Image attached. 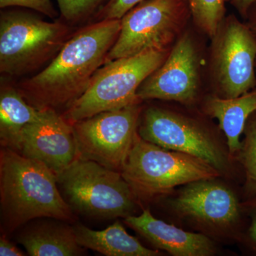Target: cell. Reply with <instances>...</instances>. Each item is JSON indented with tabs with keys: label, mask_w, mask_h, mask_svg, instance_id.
<instances>
[{
	"label": "cell",
	"mask_w": 256,
	"mask_h": 256,
	"mask_svg": "<svg viewBox=\"0 0 256 256\" xmlns=\"http://www.w3.org/2000/svg\"><path fill=\"white\" fill-rule=\"evenodd\" d=\"M120 28V20H102L68 38L50 65L22 86L28 104L40 110L68 108L106 63Z\"/></svg>",
	"instance_id": "obj_1"
},
{
	"label": "cell",
	"mask_w": 256,
	"mask_h": 256,
	"mask_svg": "<svg viewBox=\"0 0 256 256\" xmlns=\"http://www.w3.org/2000/svg\"><path fill=\"white\" fill-rule=\"evenodd\" d=\"M44 164L4 148L0 156V196L5 228L12 232L38 218L73 220L72 207Z\"/></svg>",
	"instance_id": "obj_2"
},
{
	"label": "cell",
	"mask_w": 256,
	"mask_h": 256,
	"mask_svg": "<svg viewBox=\"0 0 256 256\" xmlns=\"http://www.w3.org/2000/svg\"><path fill=\"white\" fill-rule=\"evenodd\" d=\"M166 50H152L106 62L92 77L84 94L64 114L70 124L138 104V92L164 64Z\"/></svg>",
	"instance_id": "obj_3"
},
{
	"label": "cell",
	"mask_w": 256,
	"mask_h": 256,
	"mask_svg": "<svg viewBox=\"0 0 256 256\" xmlns=\"http://www.w3.org/2000/svg\"><path fill=\"white\" fill-rule=\"evenodd\" d=\"M121 174L137 198L151 200L181 185L214 180L220 172L195 156L136 138Z\"/></svg>",
	"instance_id": "obj_4"
},
{
	"label": "cell",
	"mask_w": 256,
	"mask_h": 256,
	"mask_svg": "<svg viewBox=\"0 0 256 256\" xmlns=\"http://www.w3.org/2000/svg\"><path fill=\"white\" fill-rule=\"evenodd\" d=\"M69 28L23 12L2 13L0 72L20 76L54 58L68 41Z\"/></svg>",
	"instance_id": "obj_5"
},
{
	"label": "cell",
	"mask_w": 256,
	"mask_h": 256,
	"mask_svg": "<svg viewBox=\"0 0 256 256\" xmlns=\"http://www.w3.org/2000/svg\"><path fill=\"white\" fill-rule=\"evenodd\" d=\"M72 206L98 218H128L137 197L121 172L78 158L58 178Z\"/></svg>",
	"instance_id": "obj_6"
},
{
	"label": "cell",
	"mask_w": 256,
	"mask_h": 256,
	"mask_svg": "<svg viewBox=\"0 0 256 256\" xmlns=\"http://www.w3.org/2000/svg\"><path fill=\"white\" fill-rule=\"evenodd\" d=\"M188 11L186 0H144L121 18L118 37L106 63L166 50Z\"/></svg>",
	"instance_id": "obj_7"
},
{
	"label": "cell",
	"mask_w": 256,
	"mask_h": 256,
	"mask_svg": "<svg viewBox=\"0 0 256 256\" xmlns=\"http://www.w3.org/2000/svg\"><path fill=\"white\" fill-rule=\"evenodd\" d=\"M138 104L73 124L78 158L121 172L138 134Z\"/></svg>",
	"instance_id": "obj_8"
},
{
	"label": "cell",
	"mask_w": 256,
	"mask_h": 256,
	"mask_svg": "<svg viewBox=\"0 0 256 256\" xmlns=\"http://www.w3.org/2000/svg\"><path fill=\"white\" fill-rule=\"evenodd\" d=\"M139 136L169 150L195 156L218 171L225 170V153L214 138L195 122L170 111L151 108L144 112Z\"/></svg>",
	"instance_id": "obj_9"
},
{
	"label": "cell",
	"mask_w": 256,
	"mask_h": 256,
	"mask_svg": "<svg viewBox=\"0 0 256 256\" xmlns=\"http://www.w3.org/2000/svg\"><path fill=\"white\" fill-rule=\"evenodd\" d=\"M16 152L44 164L58 178L78 158L73 124L46 109L40 120L23 130Z\"/></svg>",
	"instance_id": "obj_10"
},
{
	"label": "cell",
	"mask_w": 256,
	"mask_h": 256,
	"mask_svg": "<svg viewBox=\"0 0 256 256\" xmlns=\"http://www.w3.org/2000/svg\"><path fill=\"white\" fill-rule=\"evenodd\" d=\"M217 78L227 98L250 92L256 86V38L236 20L224 28L216 54Z\"/></svg>",
	"instance_id": "obj_11"
},
{
	"label": "cell",
	"mask_w": 256,
	"mask_h": 256,
	"mask_svg": "<svg viewBox=\"0 0 256 256\" xmlns=\"http://www.w3.org/2000/svg\"><path fill=\"white\" fill-rule=\"evenodd\" d=\"M198 87L196 48L188 35L182 37L164 64L146 79L138 92L139 100H172L188 104Z\"/></svg>",
	"instance_id": "obj_12"
},
{
	"label": "cell",
	"mask_w": 256,
	"mask_h": 256,
	"mask_svg": "<svg viewBox=\"0 0 256 256\" xmlns=\"http://www.w3.org/2000/svg\"><path fill=\"white\" fill-rule=\"evenodd\" d=\"M172 205L183 216L218 228L233 225L240 215L235 194L213 180H202L186 184L172 202Z\"/></svg>",
	"instance_id": "obj_13"
},
{
	"label": "cell",
	"mask_w": 256,
	"mask_h": 256,
	"mask_svg": "<svg viewBox=\"0 0 256 256\" xmlns=\"http://www.w3.org/2000/svg\"><path fill=\"white\" fill-rule=\"evenodd\" d=\"M126 224L154 246L175 256H210L215 246L208 237L190 233L162 220H156L149 210L139 216H130Z\"/></svg>",
	"instance_id": "obj_14"
},
{
	"label": "cell",
	"mask_w": 256,
	"mask_h": 256,
	"mask_svg": "<svg viewBox=\"0 0 256 256\" xmlns=\"http://www.w3.org/2000/svg\"><path fill=\"white\" fill-rule=\"evenodd\" d=\"M77 242L82 248L107 256H156L158 250L143 246L137 238L131 236L119 222L104 230H92L84 226L75 228Z\"/></svg>",
	"instance_id": "obj_15"
},
{
	"label": "cell",
	"mask_w": 256,
	"mask_h": 256,
	"mask_svg": "<svg viewBox=\"0 0 256 256\" xmlns=\"http://www.w3.org/2000/svg\"><path fill=\"white\" fill-rule=\"evenodd\" d=\"M18 242L32 256H75L84 254L75 229L60 224H42L20 235Z\"/></svg>",
	"instance_id": "obj_16"
},
{
	"label": "cell",
	"mask_w": 256,
	"mask_h": 256,
	"mask_svg": "<svg viewBox=\"0 0 256 256\" xmlns=\"http://www.w3.org/2000/svg\"><path fill=\"white\" fill-rule=\"evenodd\" d=\"M44 110L26 102L12 88H2L0 95V139L2 146L16 151L20 136L28 124L40 120Z\"/></svg>",
	"instance_id": "obj_17"
},
{
	"label": "cell",
	"mask_w": 256,
	"mask_h": 256,
	"mask_svg": "<svg viewBox=\"0 0 256 256\" xmlns=\"http://www.w3.org/2000/svg\"><path fill=\"white\" fill-rule=\"evenodd\" d=\"M207 110L218 120L228 140L229 152L235 154L242 150L240 138L247 120L256 112V89L235 98H213L207 104Z\"/></svg>",
	"instance_id": "obj_18"
},
{
	"label": "cell",
	"mask_w": 256,
	"mask_h": 256,
	"mask_svg": "<svg viewBox=\"0 0 256 256\" xmlns=\"http://www.w3.org/2000/svg\"><path fill=\"white\" fill-rule=\"evenodd\" d=\"M197 24L210 36H216L228 0H186Z\"/></svg>",
	"instance_id": "obj_19"
},
{
	"label": "cell",
	"mask_w": 256,
	"mask_h": 256,
	"mask_svg": "<svg viewBox=\"0 0 256 256\" xmlns=\"http://www.w3.org/2000/svg\"><path fill=\"white\" fill-rule=\"evenodd\" d=\"M109 0H57L60 14L68 22L82 21L94 14Z\"/></svg>",
	"instance_id": "obj_20"
},
{
	"label": "cell",
	"mask_w": 256,
	"mask_h": 256,
	"mask_svg": "<svg viewBox=\"0 0 256 256\" xmlns=\"http://www.w3.org/2000/svg\"><path fill=\"white\" fill-rule=\"evenodd\" d=\"M240 151V159L248 182L256 191V120L248 128L246 138Z\"/></svg>",
	"instance_id": "obj_21"
},
{
	"label": "cell",
	"mask_w": 256,
	"mask_h": 256,
	"mask_svg": "<svg viewBox=\"0 0 256 256\" xmlns=\"http://www.w3.org/2000/svg\"><path fill=\"white\" fill-rule=\"evenodd\" d=\"M144 0H109L96 15L98 21L121 20L128 12Z\"/></svg>",
	"instance_id": "obj_22"
},
{
	"label": "cell",
	"mask_w": 256,
	"mask_h": 256,
	"mask_svg": "<svg viewBox=\"0 0 256 256\" xmlns=\"http://www.w3.org/2000/svg\"><path fill=\"white\" fill-rule=\"evenodd\" d=\"M10 6L28 8L54 18L58 13L54 8L52 0H0V8L5 9Z\"/></svg>",
	"instance_id": "obj_23"
},
{
	"label": "cell",
	"mask_w": 256,
	"mask_h": 256,
	"mask_svg": "<svg viewBox=\"0 0 256 256\" xmlns=\"http://www.w3.org/2000/svg\"><path fill=\"white\" fill-rule=\"evenodd\" d=\"M0 256H25L21 250L15 246L4 236L0 238Z\"/></svg>",
	"instance_id": "obj_24"
},
{
	"label": "cell",
	"mask_w": 256,
	"mask_h": 256,
	"mask_svg": "<svg viewBox=\"0 0 256 256\" xmlns=\"http://www.w3.org/2000/svg\"><path fill=\"white\" fill-rule=\"evenodd\" d=\"M232 2L242 14H246L249 10L256 4V0H232Z\"/></svg>",
	"instance_id": "obj_25"
},
{
	"label": "cell",
	"mask_w": 256,
	"mask_h": 256,
	"mask_svg": "<svg viewBox=\"0 0 256 256\" xmlns=\"http://www.w3.org/2000/svg\"><path fill=\"white\" fill-rule=\"evenodd\" d=\"M249 234H250V239L252 242L256 246V214L252 220V226H250V230H249Z\"/></svg>",
	"instance_id": "obj_26"
},
{
	"label": "cell",
	"mask_w": 256,
	"mask_h": 256,
	"mask_svg": "<svg viewBox=\"0 0 256 256\" xmlns=\"http://www.w3.org/2000/svg\"></svg>",
	"instance_id": "obj_27"
}]
</instances>
